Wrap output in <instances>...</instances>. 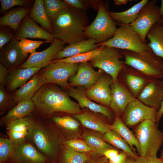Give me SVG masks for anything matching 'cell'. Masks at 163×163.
<instances>
[{
  "mask_svg": "<svg viewBox=\"0 0 163 163\" xmlns=\"http://www.w3.org/2000/svg\"><path fill=\"white\" fill-rule=\"evenodd\" d=\"M124 63L151 80L163 79V59L152 50L140 52L121 50Z\"/></svg>",
  "mask_w": 163,
  "mask_h": 163,
  "instance_id": "cell-3",
  "label": "cell"
},
{
  "mask_svg": "<svg viewBox=\"0 0 163 163\" xmlns=\"http://www.w3.org/2000/svg\"><path fill=\"white\" fill-rule=\"evenodd\" d=\"M69 96L58 87L46 84L40 88L32 100L37 110L43 113L61 112L74 115L82 113L79 104L72 100Z\"/></svg>",
  "mask_w": 163,
  "mask_h": 163,
  "instance_id": "cell-1",
  "label": "cell"
},
{
  "mask_svg": "<svg viewBox=\"0 0 163 163\" xmlns=\"http://www.w3.org/2000/svg\"><path fill=\"white\" fill-rule=\"evenodd\" d=\"M15 35L8 30L1 29L0 31V49L11 41L14 37Z\"/></svg>",
  "mask_w": 163,
  "mask_h": 163,
  "instance_id": "cell-43",
  "label": "cell"
},
{
  "mask_svg": "<svg viewBox=\"0 0 163 163\" xmlns=\"http://www.w3.org/2000/svg\"><path fill=\"white\" fill-rule=\"evenodd\" d=\"M125 152L119 153L115 157L109 160V163H125L128 157Z\"/></svg>",
  "mask_w": 163,
  "mask_h": 163,
  "instance_id": "cell-48",
  "label": "cell"
},
{
  "mask_svg": "<svg viewBox=\"0 0 163 163\" xmlns=\"http://www.w3.org/2000/svg\"><path fill=\"white\" fill-rule=\"evenodd\" d=\"M43 85L37 72L15 92L12 99L14 101L18 102L23 100H32L35 93Z\"/></svg>",
  "mask_w": 163,
  "mask_h": 163,
  "instance_id": "cell-26",
  "label": "cell"
},
{
  "mask_svg": "<svg viewBox=\"0 0 163 163\" xmlns=\"http://www.w3.org/2000/svg\"><path fill=\"white\" fill-rule=\"evenodd\" d=\"M157 2L156 0L149 1L140 10L136 19L129 24L145 42L147 34L152 27L162 21Z\"/></svg>",
  "mask_w": 163,
  "mask_h": 163,
  "instance_id": "cell-9",
  "label": "cell"
},
{
  "mask_svg": "<svg viewBox=\"0 0 163 163\" xmlns=\"http://www.w3.org/2000/svg\"><path fill=\"white\" fill-rule=\"evenodd\" d=\"M18 39V44L23 53L27 56L29 53L31 54L36 52V50L42 44L49 41L46 40H33L25 38H21Z\"/></svg>",
  "mask_w": 163,
  "mask_h": 163,
  "instance_id": "cell-37",
  "label": "cell"
},
{
  "mask_svg": "<svg viewBox=\"0 0 163 163\" xmlns=\"http://www.w3.org/2000/svg\"><path fill=\"white\" fill-rule=\"evenodd\" d=\"M88 158L84 153L77 152L65 146L61 155V163H85Z\"/></svg>",
  "mask_w": 163,
  "mask_h": 163,
  "instance_id": "cell-36",
  "label": "cell"
},
{
  "mask_svg": "<svg viewBox=\"0 0 163 163\" xmlns=\"http://www.w3.org/2000/svg\"><path fill=\"white\" fill-rule=\"evenodd\" d=\"M41 69L38 68L31 67L16 68L11 70L7 79L8 89L12 91L21 87Z\"/></svg>",
  "mask_w": 163,
  "mask_h": 163,
  "instance_id": "cell-22",
  "label": "cell"
},
{
  "mask_svg": "<svg viewBox=\"0 0 163 163\" xmlns=\"http://www.w3.org/2000/svg\"></svg>",
  "mask_w": 163,
  "mask_h": 163,
  "instance_id": "cell-59",
  "label": "cell"
},
{
  "mask_svg": "<svg viewBox=\"0 0 163 163\" xmlns=\"http://www.w3.org/2000/svg\"><path fill=\"white\" fill-rule=\"evenodd\" d=\"M10 99L9 96L4 88V86H0V108L2 111L6 107Z\"/></svg>",
  "mask_w": 163,
  "mask_h": 163,
  "instance_id": "cell-45",
  "label": "cell"
},
{
  "mask_svg": "<svg viewBox=\"0 0 163 163\" xmlns=\"http://www.w3.org/2000/svg\"><path fill=\"white\" fill-rule=\"evenodd\" d=\"M15 37L40 39L52 43L55 38L53 35L38 25L35 21L27 15L22 21Z\"/></svg>",
  "mask_w": 163,
  "mask_h": 163,
  "instance_id": "cell-21",
  "label": "cell"
},
{
  "mask_svg": "<svg viewBox=\"0 0 163 163\" xmlns=\"http://www.w3.org/2000/svg\"><path fill=\"white\" fill-rule=\"evenodd\" d=\"M0 2L1 4L0 11L3 13L16 6H28L30 1L27 0H0Z\"/></svg>",
  "mask_w": 163,
  "mask_h": 163,
  "instance_id": "cell-42",
  "label": "cell"
},
{
  "mask_svg": "<svg viewBox=\"0 0 163 163\" xmlns=\"http://www.w3.org/2000/svg\"><path fill=\"white\" fill-rule=\"evenodd\" d=\"M0 163H3V162H0Z\"/></svg>",
  "mask_w": 163,
  "mask_h": 163,
  "instance_id": "cell-58",
  "label": "cell"
},
{
  "mask_svg": "<svg viewBox=\"0 0 163 163\" xmlns=\"http://www.w3.org/2000/svg\"><path fill=\"white\" fill-rule=\"evenodd\" d=\"M160 12L162 21L163 20V0L161 1V6L159 7Z\"/></svg>",
  "mask_w": 163,
  "mask_h": 163,
  "instance_id": "cell-54",
  "label": "cell"
},
{
  "mask_svg": "<svg viewBox=\"0 0 163 163\" xmlns=\"http://www.w3.org/2000/svg\"><path fill=\"white\" fill-rule=\"evenodd\" d=\"M162 23H163V20H162Z\"/></svg>",
  "mask_w": 163,
  "mask_h": 163,
  "instance_id": "cell-57",
  "label": "cell"
},
{
  "mask_svg": "<svg viewBox=\"0 0 163 163\" xmlns=\"http://www.w3.org/2000/svg\"><path fill=\"white\" fill-rule=\"evenodd\" d=\"M81 11L69 7L52 23L55 39L69 45L87 39L85 35L86 17Z\"/></svg>",
  "mask_w": 163,
  "mask_h": 163,
  "instance_id": "cell-2",
  "label": "cell"
},
{
  "mask_svg": "<svg viewBox=\"0 0 163 163\" xmlns=\"http://www.w3.org/2000/svg\"><path fill=\"white\" fill-rule=\"evenodd\" d=\"M14 146V143L11 140L0 138V161L3 162L11 158Z\"/></svg>",
  "mask_w": 163,
  "mask_h": 163,
  "instance_id": "cell-38",
  "label": "cell"
},
{
  "mask_svg": "<svg viewBox=\"0 0 163 163\" xmlns=\"http://www.w3.org/2000/svg\"><path fill=\"white\" fill-rule=\"evenodd\" d=\"M8 69L1 63L0 64V86H4L7 83Z\"/></svg>",
  "mask_w": 163,
  "mask_h": 163,
  "instance_id": "cell-49",
  "label": "cell"
},
{
  "mask_svg": "<svg viewBox=\"0 0 163 163\" xmlns=\"http://www.w3.org/2000/svg\"><path fill=\"white\" fill-rule=\"evenodd\" d=\"M64 44L62 41L55 39L50 46L46 50L30 55L28 58L20 66L19 68H44L53 60L55 55L64 48Z\"/></svg>",
  "mask_w": 163,
  "mask_h": 163,
  "instance_id": "cell-14",
  "label": "cell"
},
{
  "mask_svg": "<svg viewBox=\"0 0 163 163\" xmlns=\"http://www.w3.org/2000/svg\"><path fill=\"white\" fill-rule=\"evenodd\" d=\"M117 79L136 98L152 80L140 72L125 63L119 73Z\"/></svg>",
  "mask_w": 163,
  "mask_h": 163,
  "instance_id": "cell-11",
  "label": "cell"
},
{
  "mask_svg": "<svg viewBox=\"0 0 163 163\" xmlns=\"http://www.w3.org/2000/svg\"><path fill=\"white\" fill-rule=\"evenodd\" d=\"M125 163H136V160L131 157H128Z\"/></svg>",
  "mask_w": 163,
  "mask_h": 163,
  "instance_id": "cell-55",
  "label": "cell"
},
{
  "mask_svg": "<svg viewBox=\"0 0 163 163\" xmlns=\"http://www.w3.org/2000/svg\"><path fill=\"white\" fill-rule=\"evenodd\" d=\"M128 0H114V3L117 5H125L128 2Z\"/></svg>",
  "mask_w": 163,
  "mask_h": 163,
  "instance_id": "cell-53",
  "label": "cell"
},
{
  "mask_svg": "<svg viewBox=\"0 0 163 163\" xmlns=\"http://www.w3.org/2000/svg\"><path fill=\"white\" fill-rule=\"evenodd\" d=\"M103 137L108 143L122 150L129 157L136 160L139 156L134 153L127 142L117 132L111 129L104 134Z\"/></svg>",
  "mask_w": 163,
  "mask_h": 163,
  "instance_id": "cell-33",
  "label": "cell"
},
{
  "mask_svg": "<svg viewBox=\"0 0 163 163\" xmlns=\"http://www.w3.org/2000/svg\"><path fill=\"white\" fill-rule=\"evenodd\" d=\"M149 1L142 0L129 9L122 12L109 11V15L116 25L120 26L129 24L136 19L140 10Z\"/></svg>",
  "mask_w": 163,
  "mask_h": 163,
  "instance_id": "cell-29",
  "label": "cell"
},
{
  "mask_svg": "<svg viewBox=\"0 0 163 163\" xmlns=\"http://www.w3.org/2000/svg\"><path fill=\"white\" fill-rule=\"evenodd\" d=\"M31 9L29 6H24L10 10L0 18V26H8L16 33L22 21L29 13Z\"/></svg>",
  "mask_w": 163,
  "mask_h": 163,
  "instance_id": "cell-24",
  "label": "cell"
},
{
  "mask_svg": "<svg viewBox=\"0 0 163 163\" xmlns=\"http://www.w3.org/2000/svg\"><path fill=\"white\" fill-rule=\"evenodd\" d=\"M7 134L9 139L14 142L21 141L27 137L28 132H18L12 131H7Z\"/></svg>",
  "mask_w": 163,
  "mask_h": 163,
  "instance_id": "cell-44",
  "label": "cell"
},
{
  "mask_svg": "<svg viewBox=\"0 0 163 163\" xmlns=\"http://www.w3.org/2000/svg\"><path fill=\"white\" fill-rule=\"evenodd\" d=\"M134 133L139 144V156H157L163 143V133L158 128L156 122L144 121L136 126Z\"/></svg>",
  "mask_w": 163,
  "mask_h": 163,
  "instance_id": "cell-4",
  "label": "cell"
},
{
  "mask_svg": "<svg viewBox=\"0 0 163 163\" xmlns=\"http://www.w3.org/2000/svg\"><path fill=\"white\" fill-rule=\"evenodd\" d=\"M111 129L118 133L128 144L133 152L136 154L137 150L140 155L141 149L139 144L134 133L125 125L119 117L115 115Z\"/></svg>",
  "mask_w": 163,
  "mask_h": 163,
  "instance_id": "cell-28",
  "label": "cell"
},
{
  "mask_svg": "<svg viewBox=\"0 0 163 163\" xmlns=\"http://www.w3.org/2000/svg\"><path fill=\"white\" fill-rule=\"evenodd\" d=\"M160 158L163 160V150H162L161 151Z\"/></svg>",
  "mask_w": 163,
  "mask_h": 163,
  "instance_id": "cell-56",
  "label": "cell"
},
{
  "mask_svg": "<svg viewBox=\"0 0 163 163\" xmlns=\"http://www.w3.org/2000/svg\"><path fill=\"white\" fill-rule=\"evenodd\" d=\"M101 134L94 131H87L84 133L83 138L93 151L103 155L106 150L114 148L104 141Z\"/></svg>",
  "mask_w": 163,
  "mask_h": 163,
  "instance_id": "cell-32",
  "label": "cell"
},
{
  "mask_svg": "<svg viewBox=\"0 0 163 163\" xmlns=\"http://www.w3.org/2000/svg\"><path fill=\"white\" fill-rule=\"evenodd\" d=\"M119 153V152L117 150L114 149H110L105 151L103 155L107 159L109 160L115 157Z\"/></svg>",
  "mask_w": 163,
  "mask_h": 163,
  "instance_id": "cell-50",
  "label": "cell"
},
{
  "mask_svg": "<svg viewBox=\"0 0 163 163\" xmlns=\"http://www.w3.org/2000/svg\"><path fill=\"white\" fill-rule=\"evenodd\" d=\"M92 66L88 62L80 63L76 74L69 79L71 87L87 89L95 84L104 72L101 69L96 71Z\"/></svg>",
  "mask_w": 163,
  "mask_h": 163,
  "instance_id": "cell-17",
  "label": "cell"
},
{
  "mask_svg": "<svg viewBox=\"0 0 163 163\" xmlns=\"http://www.w3.org/2000/svg\"><path fill=\"white\" fill-rule=\"evenodd\" d=\"M104 46L103 45H100L97 49L88 52L68 58L53 60L50 63L65 62L72 64H80L88 62L98 55L101 52Z\"/></svg>",
  "mask_w": 163,
  "mask_h": 163,
  "instance_id": "cell-35",
  "label": "cell"
},
{
  "mask_svg": "<svg viewBox=\"0 0 163 163\" xmlns=\"http://www.w3.org/2000/svg\"><path fill=\"white\" fill-rule=\"evenodd\" d=\"M163 98V80H152L144 88L137 97L145 105L158 110Z\"/></svg>",
  "mask_w": 163,
  "mask_h": 163,
  "instance_id": "cell-18",
  "label": "cell"
},
{
  "mask_svg": "<svg viewBox=\"0 0 163 163\" xmlns=\"http://www.w3.org/2000/svg\"><path fill=\"white\" fill-rule=\"evenodd\" d=\"M64 144L65 146L79 152L84 153L93 151L84 140L78 139H71L64 142Z\"/></svg>",
  "mask_w": 163,
  "mask_h": 163,
  "instance_id": "cell-41",
  "label": "cell"
},
{
  "mask_svg": "<svg viewBox=\"0 0 163 163\" xmlns=\"http://www.w3.org/2000/svg\"><path fill=\"white\" fill-rule=\"evenodd\" d=\"M112 82L111 77L104 72L95 84L85 89V94L91 101L109 107L111 100V85Z\"/></svg>",
  "mask_w": 163,
  "mask_h": 163,
  "instance_id": "cell-13",
  "label": "cell"
},
{
  "mask_svg": "<svg viewBox=\"0 0 163 163\" xmlns=\"http://www.w3.org/2000/svg\"><path fill=\"white\" fill-rule=\"evenodd\" d=\"M111 100L109 107L115 115L120 118L128 104L136 98L118 79L111 85Z\"/></svg>",
  "mask_w": 163,
  "mask_h": 163,
  "instance_id": "cell-15",
  "label": "cell"
},
{
  "mask_svg": "<svg viewBox=\"0 0 163 163\" xmlns=\"http://www.w3.org/2000/svg\"><path fill=\"white\" fill-rule=\"evenodd\" d=\"M163 115V98L161 105L160 109L158 110V112L156 123L158 124L161 119Z\"/></svg>",
  "mask_w": 163,
  "mask_h": 163,
  "instance_id": "cell-52",
  "label": "cell"
},
{
  "mask_svg": "<svg viewBox=\"0 0 163 163\" xmlns=\"http://www.w3.org/2000/svg\"><path fill=\"white\" fill-rule=\"evenodd\" d=\"M27 137L46 155L50 157L53 155L55 150V141L45 126L31 120Z\"/></svg>",
  "mask_w": 163,
  "mask_h": 163,
  "instance_id": "cell-12",
  "label": "cell"
},
{
  "mask_svg": "<svg viewBox=\"0 0 163 163\" xmlns=\"http://www.w3.org/2000/svg\"><path fill=\"white\" fill-rule=\"evenodd\" d=\"M14 143L11 157L14 163H46L47 158L25 139Z\"/></svg>",
  "mask_w": 163,
  "mask_h": 163,
  "instance_id": "cell-16",
  "label": "cell"
},
{
  "mask_svg": "<svg viewBox=\"0 0 163 163\" xmlns=\"http://www.w3.org/2000/svg\"><path fill=\"white\" fill-rule=\"evenodd\" d=\"M73 117L84 126L101 134H104L111 129V125L89 112H83L74 115Z\"/></svg>",
  "mask_w": 163,
  "mask_h": 163,
  "instance_id": "cell-25",
  "label": "cell"
},
{
  "mask_svg": "<svg viewBox=\"0 0 163 163\" xmlns=\"http://www.w3.org/2000/svg\"><path fill=\"white\" fill-rule=\"evenodd\" d=\"M53 119L58 125L67 130H76L79 126V123L76 120L69 116L54 117Z\"/></svg>",
  "mask_w": 163,
  "mask_h": 163,
  "instance_id": "cell-39",
  "label": "cell"
},
{
  "mask_svg": "<svg viewBox=\"0 0 163 163\" xmlns=\"http://www.w3.org/2000/svg\"><path fill=\"white\" fill-rule=\"evenodd\" d=\"M66 3L70 7L80 10L85 9L84 1L80 0H64Z\"/></svg>",
  "mask_w": 163,
  "mask_h": 163,
  "instance_id": "cell-47",
  "label": "cell"
},
{
  "mask_svg": "<svg viewBox=\"0 0 163 163\" xmlns=\"http://www.w3.org/2000/svg\"><path fill=\"white\" fill-rule=\"evenodd\" d=\"M18 41V39L14 37L0 50V62L8 69L16 68L24 62L27 56L23 53Z\"/></svg>",
  "mask_w": 163,
  "mask_h": 163,
  "instance_id": "cell-19",
  "label": "cell"
},
{
  "mask_svg": "<svg viewBox=\"0 0 163 163\" xmlns=\"http://www.w3.org/2000/svg\"><path fill=\"white\" fill-rule=\"evenodd\" d=\"M146 37L152 51L163 59V24L162 21L154 24L149 31Z\"/></svg>",
  "mask_w": 163,
  "mask_h": 163,
  "instance_id": "cell-30",
  "label": "cell"
},
{
  "mask_svg": "<svg viewBox=\"0 0 163 163\" xmlns=\"http://www.w3.org/2000/svg\"><path fill=\"white\" fill-rule=\"evenodd\" d=\"M158 111L136 98L128 104L121 118L129 127L136 126L147 120H152L156 123Z\"/></svg>",
  "mask_w": 163,
  "mask_h": 163,
  "instance_id": "cell-10",
  "label": "cell"
},
{
  "mask_svg": "<svg viewBox=\"0 0 163 163\" xmlns=\"http://www.w3.org/2000/svg\"><path fill=\"white\" fill-rule=\"evenodd\" d=\"M85 90V88L83 87H71L67 89V93L77 101L80 107L88 108L94 113L101 114L110 121L111 120L113 113L111 109L93 102L87 97Z\"/></svg>",
  "mask_w": 163,
  "mask_h": 163,
  "instance_id": "cell-20",
  "label": "cell"
},
{
  "mask_svg": "<svg viewBox=\"0 0 163 163\" xmlns=\"http://www.w3.org/2000/svg\"><path fill=\"white\" fill-rule=\"evenodd\" d=\"M35 107L32 100L21 101L1 118V124L7 125L15 120L25 117L30 114Z\"/></svg>",
  "mask_w": 163,
  "mask_h": 163,
  "instance_id": "cell-27",
  "label": "cell"
},
{
  "mask_svg": "<svg viewBox=\"0 0 163 163\" xmlns=\"http://www.w3.org/2000/svg\"><path fill=\"white\" fill-rule=\"evenodd\" d=\"M98 45L136 52L152 50L129 24L120 26L111 38Z\"/></svg>",
  "mask_w": 163,
  "mask_h": 163,
  "instance_id": "cell-6",
  "label": "cell"
},
{
  "mask_svg": "<svg viewBox=\"0 0 163 163\" xmlns=\"http://www.w3.org/2000/svg\"><path fill=\"white\" fill-rule=\"evenodd\" d=\"M43 3L46 14L52 23L69 8L63 0H44Z\"/></svg>",
  "mask_w": 163,
  "mask_h": 163,
  "instance_id": "cell-34",
  "label": "cell"
},
{
  "mask_svg": "<svg viewBox=\"0 0 163 163\" xmlns=\"http://www.w3.org/2000/svg\"><path fill=\"white\" fill-rule=\"evenodd\" d=\"M100 46L93 40H86L69 45L58 53L53 60L69 57L88 52L95 49Z\"/></svg>",
  "mask_w": 163,
  "mask_h": 163,
  "instance_id": "cell-23",
  "label": "cell"
},
{
  "mask_svg": "<svg viewBox=\"0 0 163 163\" xmlns=\"http://www.w3.org/2000/svg\"><path fill=\"white\" fill-rule=\"evenodd\" d=\"M121 50L104 46L101 52L90 61L92 66L99 68L110 75L113 81L117 80L119 73L125 63Z\"/></svg>",
  "mask_w": 163,
  "mask_h": 163,
  "instance_id": "cell-8",
  "label": "cell"
},
{
  "mask_svg": "<svg viewBox=\"0 0 163 163\" xmlns=\"http://www.w3.org/2000/svg\"><path fill=\"white\" fill-rule=\"evenodd\" d=\"M107 159L104 156L103 157L99 159H91L87 162V163H106Z\"/></svg>",
  "mask_w": 163,
  "mask_h": 163,
  "instance_id": "cell-51",
  "label": "cell"
},
{
  "mask_svg": "<svg viewBox=\"0 0 163 163\" xmlns=\"http://www.w3.org/2000/svg\"><path fill=\"white\" fill-rule=\"evenodd\" d=\"M29 16L35 21L40 24L44 29L52 34V22L45 9L43 0L34 1Z\"/></svg>",
  "mask_w": 163,
  "mask_h": 163,
  "instance_id": "cell-31",
  "label": "cell"
},
{
  "mask_svg": "<svg viewBox=\"0 0 163 163\" xmlns=\"http://www.w3.org/2000/svg\"><path fill=\"white\" fill-rule=\"evenodd\" d=\"M31 120L25 117L13 121L7 124V131L28 132Z\"/></svg>",
  "mask_w": 163,
  "mask_h": 163,
  "instance_id": "cell-40",
  "label": "cell"
},
{
  "mask_svg": "<svg viewBox=\"0 0 163 163\" xmlns=\"http://www.w3.org/2000/svg\"><path fill=\"white\" fill-rule=\"evenodd\" d=\"M79 64L51 63L38 72L43 85L53 84L68 89L71 88L68 82L76 73Z\"/></svg>",
  "mask_w": 163,
  "mask_h": 163,
  "instance_id": "cell-7",
  "label": "cell"
},
{
  "mask_svg": "<svg viewBox=\"0 0 163 163\" xmlns=\"http://www.w3.org/2000/svg\"><path fill=\"white\" fill-rule=\"evenodd\" d=\"M116 25L110 17L106 5L100 2L96 17L85 28V37L87 39L94 40L98 45L103 43L113 37L117 29Z\"/></svg>",
  "mask_w": 163,
  "mask_h": 163,
  "instance_id": "cell-5",
  "label": "cell"
},
{
  "mask_svg": "<svg viewBox=\"0 0 163 163\" xmlns=\"http://www.w3.org/2000/svg\"><path fill=\"white\" fill-rule=\"evenodd\" d=\"M136 163H163V160L157 156H139L136 160Z\"/></svg>",
  "mask_w": 163,
  "mask_h": 163,
  "instance_id": "cell-46",
  "label": "cell"
}]
</instances>
